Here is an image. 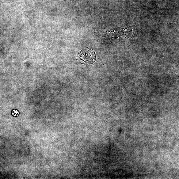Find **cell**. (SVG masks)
Returning <instances> with one entry per match:
<instances>
[{"instance_id": "cell-1", "label": "cell", "mask_w": 179, "mask_h": 179, "mask_svg": "<svg viewBox=\"0 0 179 179\" xmlns=\"http://www.w3.org/2000/svg\"><path fill=\"white\" fill-rule=\"evenodd\" d=\"M76 59L81 64H92L95 63L96 60L95 52L88 47L85 48L79 52Z\"/></svg>"}, {"instance_id": "cell-2", "label": "cell", "mask_w": 179, "mask_h": 179, "mask_svg": "<svg viewBox=\"0 0 179 179\" xmlns=\"http://www.w3.org/2000/svg\"><path fill=\"white\" fill-rule=\"evenodd\" d=\"M18 114H19V112L17 111L16 110H15L13 111V114L14 116H18Z\"/></svg>"}]
</instances>
